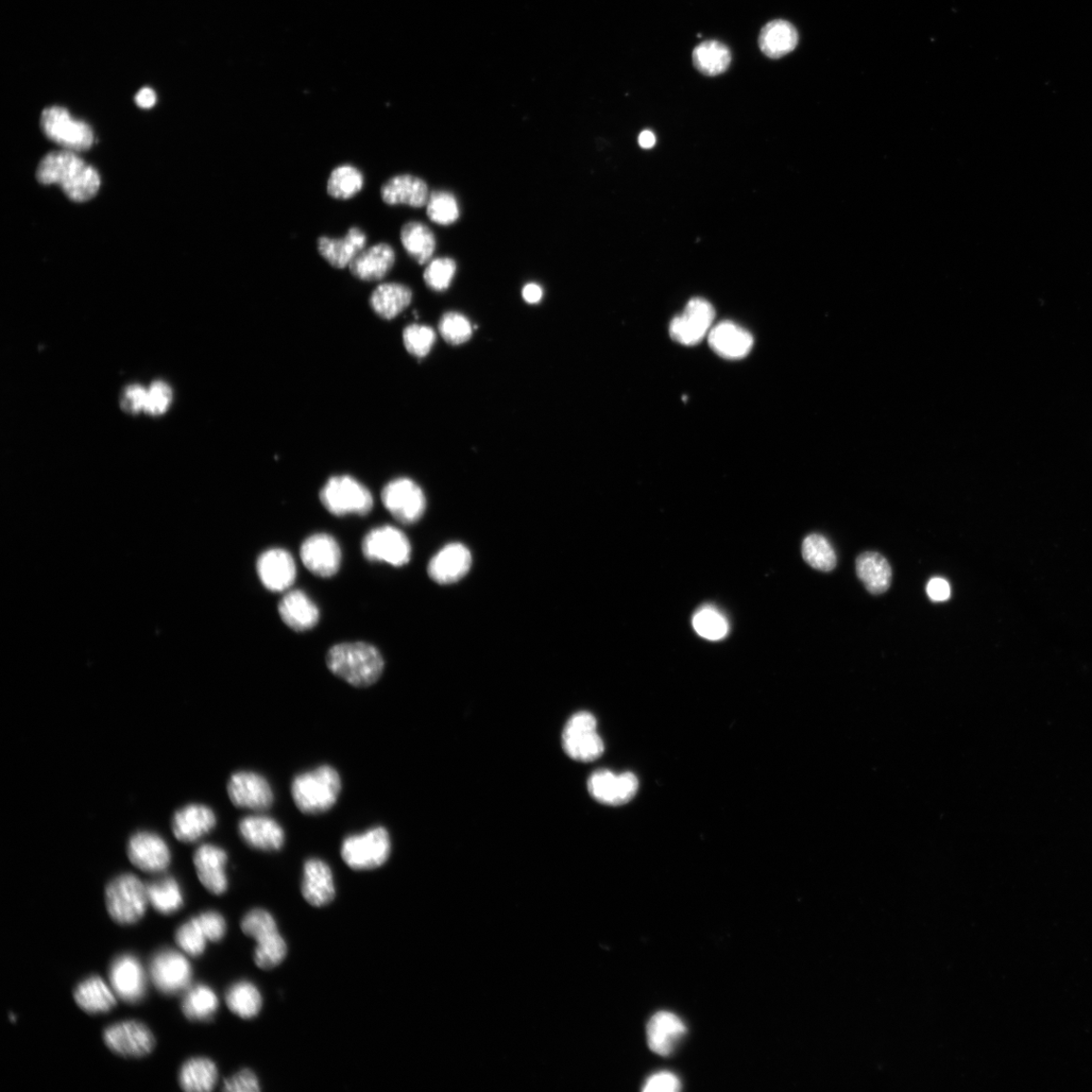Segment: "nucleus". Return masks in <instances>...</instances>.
<instances>
[{
  "label": "nucleus",
  "instance_id": "nucleus-48",
  "mask_svg": "<svg viewBox=\"0 0 1092 1092\" xmlns=\"http://www.w3.org/2000/svg\"><path fill=\"white\" fill-rule=\"evenodd\" d=\"M176 941L186 954L198 957L206 950L208 938L203 934L197 917H194L178 930Z\"/></svg>",
  "mask_w": 1092,
  "mask_h": 1092
},
{
  "label": "nucleus",
  "instance_id": "nucleus-16",
  "mask_svg": "<svg viewBox=\"0 0 1092 1092\" xmlns=\"http://www.w3.org/2000/svg\"><path fill=\"white\" fill-rule=\"evenodd\" d=\"M130 862L142 872L156 874L165 872L172 860L165 841L158 834L140 831L130 839L128 844Z\"/></svg>",
  "mask_w": 1092,
  "mask_h": 1092
},
{
  "label": "nucleus",
  "instance_id": "nucleus-39",
  "mask_svg": "<svg viewBox=\"0 0 1092 1092\" xmlns=\"http://www.w3.org/2000/svg\"><path fill=\"white\" fill-rule=\"evenodd\" d=\"M219 1008V999L213 989L207 985H196L187 991L182 999L184 1016L194 1021L213 1018Z\"/></svg>",
  "mask_w": 1092,
  "mask_h": 1092
},
{
  "label": "nucleus",
  "instance_id": "nucleus-25",
  "mask_svg": "<svg viewBox=\"0 0 1092 1092\" xmlns=\"http://www.w3.org/2000/svg\"><path fill=\"white\" fill-rule=\"evenodd\" d=\"M217 824L214 811L202 805H191L178 810L173 818L175 837L186 844L196 843Z\"/></svg>",
  "mask_w": 1092,
  "mask_h": 1092
},
{
  "label": "nucleus",
  "instance_id": "nucleus-58",
  "mask_svg": "<svg viewBox=\"0 0 1092 1092\" xmlns=\"http://www.w3.org/2000/svg\"><path fill=\"white\" fill-rule=\"evenodd\" d=\"M136 104L142 109H151L157 104V94L155 91L145 88L136 94Z\"/></svg>",
  "mask_w": 1092,
  "mask_h": 1092
},
{
  "label": "nucleus",
  "instance_id": "nucleus-17",
  "mask_svg": "<svg viewBox=\"0 0 1092 1092\" xmlns=\"http://www.w3.org/2000/svg\"><path fill=\"white\" fill-rule=\"evenodd\" d=\"M341 557L343 555L338 542L326 534L314 535L306 538L301 546L304 566L321 578L335 576L341 566Z\"/></svg>",
  "mask_w": 1092,
  "mask_h": 1092
},
{
  "label": "nucleus",
  "instance_id": "nucleus-14",
  "mask_svg": "<svg viewBox=\"0 0 1092 1092\" xmlns=\"http://www.w3.org/2000/svg\"><path fill=\"white\" fill-rule=\"evenodd\" d=\"M104 1040L114 1053L123 1057H144L156 1047L155 1036L136 1020L115 1023L106 1029Z\"/></svg>",
  "mask_w": 1092,
  "mask_h": 1092
},
{
  "label": "nucleus",
  "instance_id": "nucleus-57",
  "mask_svg": "<svg viewBox=\"0 0 1092 1092\" xmlns=\"http://www.w3.org/2000/svg\"><path fill=\"white\" fill-rule=\"evenodd\" d=\"M522 297L528 304H538L543 297V289L537 284H528L522 289Z\"/></svg>",
  "mask_w": 1092,
  "mask_h": 1092
},
{
  "label": "nucleus",
  "instance_id": "nucleus-34",
  "mask_svg": "<svg viewBox=\"0 0 1092 1092\" xmlns=\"http://www.w3.org/2000/svg\"><path fill=\"white\" fill-rule=\"evenodd\" d=\"M412 298L411 289L404 284H383L372 292L370 305L375 314L383 319L391 320L408 308Z\"/></svg>",
  "mask_w": 1092,
  "mask_h": 1092
},
{
  "label": "nucleus",
  "instance_id": "nucleus-30",
  "mask_svg": "<svg viewBox=\"0 0 1092 1092\" xmlns=\"http://www.w3.org/2000/svg\"><path fill=\"white\" fill-rule=\"evenodd\" d=\"M381 195L383 200L390 206L406 204L412 208L425 207L430 196L428 184L423 179L410 175L388 179L382 186Z\"/></svg>",
  "mask_w": 1092,
  "mask_h": 1092
},
{
  "label": "nucleus",
  "instance_id": "nucleus-1",
  "mask_svg": "<svg viewBox=\"0 0 1092 1092\" xmlns=\"http://www.w3.org/2000/svg\"><path fill=\"white\" fill-rule=\"evenodd\" d=\"M44 185L58 184L66 197L75 202L94 198L100 187L97 170L70 150L48 153L36 173Z\"/></svg>",
  "mask_w": 1092,
  "mask_h": 1092
},
{
  "label": "nucleus",
  "instance_id": "nucleus-32",
  "mask_svg": "<svg viewBox=\"0 0 1092 1092\" xmlns=\"http://www.w3.org/2000/svg\"><path fill=\"white\" fill-rule=\"evenodd\" d=\"M116 994L113 988L100 977L92 976L85 979L75 989L74 999L79 1008L89 1014L109 1013L116 1005Z\"/></svg>",
  "mask_w": 1092,
  "mask_h": 1092
},
{
  "label": "nucleus",
  "instance_id": "nucleus-12",
  "mask_svg": "<svg viewBox=\"0 0 1092 1092\" xmlns=\"http://www.w3.org/2000/svg\"><path fill=\"white\" fill-rule=\"evenodd\" d=\"M714 318L715 311L708 301L692 299L685 311L671 322L670 335L682 346H694L709 334Z\"/></svg>",
  "mask_w": 1092,
  "mask_h": 1092
},
{
  "label": "nucleus",
  "instance_id": "nucleus-29",
  "mask_svg": "<svg viewBox=\"0 0 1092 1092\" xmlns=\"http://www.w3.org/2000/svg\"><path fill=\"white\" fill-rule=\"evenodd\" d=\"M396 254L388 244L379 243L365 248L349 265L352 275L364 282L383 280L394 266Z\"/></svg>",
  "mask_w": 1092,
  "mask_h": 1092
},
{
  "label": "nucleus",
  "instance_id": "nucleus-8",
  "mask_svg": "<svg viewBox=\"0 0 1092 1092\" xmlns=\"http://www.w3.org/2000/svg\"><path fill=\"white\" fill-rule=\"evenodd\" d=\"M561 744L565 753L578 762H592L604 753V743L597 732L595 716L586 711L574 714L562 730Z\"/></svg>",
  "mask_w": 1092,
  "mask_h": 1092
},
{
  "label": "nucleus",
  "instance_id": "nucleus-36",
  "mask_svg": "<svg viewBox=\"0 0 1092 1092\" xmlns=\"http://www.w3.org/2000/svg\"><path fill=\"white\" fill-rule=\"evenodd\" d=\"M178 1081L184 1091H211L218 1082L217 1066L207 1058H193L182 1065Z\"/></svg>",
  "mask_w": 1092,
  "mask_h": 1092
},
{
  "label": "nucleus",
  "instance_id": "nucleus-54",
  "mask_svg": "<svg viewBox=\"0 0 1092 1092\" xmlns=\"http://www.w3.org/2000/svg\"><path fill=\"white\" fill-rule=\"evenodd\" d=\"M681 1089V1082L671 1072H660L648 1079L644 1084V1092H677Z\"/></svg>",
  "mask_w": 1092,
  "mask_h": 1092
},
{
  "label": "nucleus",
  "instance_id": "nucleus-27",
  "mask_svg": "<svg viewBox=\"0 0 1092 1092\" xmlns=\"http://www.w3.org/2000/svg\"><path fill=\"white\" fill-rule=\"evenodd\" d=\"M367 241L363 230L352 227L344 238H319L318 251L330 265L343 269L349 267L356 256L366 248Z\"/></svg>",
  "mask_w": 1092,
  "mask_h": 1092
},
{
  "label": "nucleus",
  "instance_id": "nucleus-22",
  "mask_svg": "<svg viewBox=\"0 0 1092 1092\" xmlns=\"http://www.w3.org/2000/svg\"><path fill=\"white\" fill-rule=\"evenodd\" d=\"M302 894L315 908L328 906L336 895L333 874L329 865L319 859H310L304 865Z\"/></svg>",
  "mask_w": 1092,
  "mask_h": 1092
},
{
  "label": "nucleus",
  "instance_id": "nucleus-31",
  "mask_svg": "<svg viewBox=\"0 0 1092 1092\" xmlns=\"http://www.w3.org/2000/svg\"><path fill=\"white\" fill-rule=\"evenodd\" d=\"M798 32L788 21L775 20L767 23L761 31L759 46L769 58L778 59L788 55L798 44Z\"/></svg>",
  "mask_w": 1092,
  "mask_h": 1092
},
{
  "label": "nucleus",
  "instance_id": "nucleus-38",
  "mask_svg": "<svg viewBox=\"0 0 1092 1092\" xmlns=\"http://www.w3.org/2000/svg\"><path fill=\"white\" fill-rule=\"evenodd\" d=\"M230 1011L244 1019L258 1016L262 1008V997L258 987L248 981L232 985L226 995Z\"/></svg>",
  "mask_w": 1092,
  "mask_h": 1092
},
{
  "label": "nucleus",
  "instance_id": "nucleus-28",
  "mask_svg": "<svg viewBox=\"0 0 1092 1092\" xmlns=\"http://www.w3.org/2000/svg\"><path fill=\"white\" fill-rule=\"evenodd\" d=\"M279 613L282 620L297 633L313 629L320 619L317 605L301 590L289 591L283 597Z\"/></svg>",
  "mask_w": 1092,
  "mask_h": 1092
},
{
  "label": "nucleus",
  "instance_id": "nucleus-51",
  "mask_svg": "<svg viewBox=\"0 0 1092 1092\" xmlns=\"http://www.w3.org/2000/svg\"><path fill=\"white\" fill-rule=\"evenodd\" d=\"M173 391L170 387L163 382L153 383L147 389V397L144 411L151 415H161L166 412L169 405L172 404Z\"/></svg>",
  "mask_w": 1092,
  "mask_h": 1092
},
{
  "label": "nucleus",
  "instance_id": "nucleus-45",
  "mask_svg": "<svg viewBox=\"0 0 1092 1092\" xmlns=\"http://www.w3.org/2000/svg\"><path fill=\"white\" fill-rule=\"evenodd\" d=\"M428 216L435 224L450 226L459 218V208L455 197L448 192H433L430 196Z\"/></svg>",
  "mask_w": 1092,
  "mask_h": 1092
},
{
  "label": "nucleus",
  "instance_id": "nucleus-53",
  "mask_svg": "<svg viewBox=\"0 0 1092 1092\" xmlns=\"http://www.w3.org/2000/svg\"><path fill=\"white\" fill-rule=\"evenodd\" d=\"M224 1090L227 1092H259L261 1085L253 1071L243 1069L225 1081Z\"/></svg>",
  "mask_w": 1092,
  "mask_h": 1092
},
{
  "label": "nucleus",
  "instance_id": "nucleus-4",
  "mask_svg": "<svg viewBox=\"0 0 1092 1092\" xmlns=\"http://www.w3.org/2000/svg\"><path fill=\"white\" fill-rule=\"evenodd\" d=\"M111 917L119 925H133L144 916L149 903L147 885L133 874L119 875L107 886Z\"/></svg>",
  "mask_w": 1092,
  "mask_h": 1092
},
{
  "label": "nucleus",
  "instance_id": "nucleus-19",
  "mask_svg": "<svg viewBox=\"0 0 1092 1092\" xmlns=\"http://www.w3.org/2000/svg\"><path fill=\"white\" fill-rule=\"evenodd\" d=\"M258 574L262 585L271 592H284L295 583L297 568L294 557L282 549L264 552L258 560Z\"/></svg>",
  "mask_w": 1092,
  "mask_h": 1092
},
{
  "label": "nucleus",
  "instance_id": "nucleus-9",
  "mask_svg": "<svg viewBox=\"0 0 1092 1092\" xmlns=\"http://www.w3.org/2000/svg\"><path fill=\"white\" fill-rule=\"evenodd\" d=\"M411 544L407 536L392 526L372 529L363 541V553L370 561L387 562L402 567L411 559Z\"/></svg>",
  "mask_w": 1092,
  "mask_h": 1092
},
{
  "label": "nucleus",
  "instance_id": "nucleus-23",
  "mask_svg": "<svg viewBox=\"0 0 1092 1092\" xmlns=\"http://www.w3.org/2000/svg\"><path fill=\"white\" fill-rule=\"evenodd\" d=\"M711 349L726 360L737 361L746 357L754 346V337L736 323L722 322L708 334Z\"/></svg>",
  "mask_w": 1092,
  "mask_h": 1092
},
{
  "label": "nucleus",
  "instance_id": "nucleus-50",
  "mask_svg": "<svg viewBox=\"0 0 1092 1092\" xmlns=\"http://www.w3.org/2000/svg\"><path fill=\"white\" fill-rule=\"evenodd\" d=\"M242 929L247 936L254 938L255 941L279 931L275 918L264 910L249 912L242 921Z\"/></svg>",
  "mask_w": 1092,
  "mask_h": 1092
},
{
  "label": "nucleus",
  "instance_id": "nucleus-18",
  "mask_svg": "<svg viewBox=\"0 0 1092 1092\" xmlns=\"http://www.w3.org/2000/svg\"><path fill=\"white\" fill-rule=\"evenodd\" d=\"M110 981L116 996L125 1002L136 1003L145 996L147 976L142 964L135 956H119L113 962Z\"/></svg>",
  "mask_w": 1092,
  "mask_h": 1092
},
{
  "label": "nucleus",
  "instance_id": "nucleus-42",
  "mask_svg": "<svg viewBox=\"0 0 1092 1092\" xmlns=\"http://www.w3.org/2000/svg\"><path fill=\"white\" fill-rule=\"evenodd\" d=\"M802 556L810 567L821 572H830L837 566V555L821 535H810L804 540Z\"/></svg>",
  "mask_w": 1092,
  "mask_h": 1092
},
{
  "label": "nucleus",
  "instance_id": "nucleus-35",
  "mask_svg": "<svg viewBox=\"0 0 1092 1092\" xmlns=\"http://www.w3.org/2000/svg\"><path fill=\"white\" fill-rule=\"evenodd\" d=\"M401 242L408 254L420 265L429 263L436 249L433 232L420 221H409L403 226Z\"/></svg>",
  "mask_w": 1092,
  "mask_h": 1092
},
{
  "label": "nucleus",
  "instance_id": "nucleus-52",
  "mask_svg": "<svg viewBox=\"0 0 1092 1092\" xmlns=\"http://www.w3.org/2000/svg\"><path fill=\"white\" fill-rule=\"evenodd\" d=\"M197 919L203 934H206L208 941L219 942L225 936L227 930L226 921L219 913H202Z\"/></svg>",
  "mask_w": 1092,
  "mask_h": 1092
},
{
  "label": "nucleus",
  "instance_id": "nucleus-59",
  "mask_svg": "<svg viewBox=\"0 0 1092 1092\" xmlns=\"http://www.w3.org/2000/svg\"><path fill=\"white\" fill-rule=\"evenodd\" d=\"M657 142L655 134L650 130H645L640 133L639 136V143L643 149H651Z\"/></svg>",
  "mask_w": 1092,
  "mask_h": 1092
},
{
  "label": "nucleus",
  "instance_id": "nucleus-2",
  "mask_svg": "<svg viewBox=\"0 0 1092 1092\" xmlns=\"http://www.w3.org/2000/svg\"><path fill=\"white\" fill-rule=\"evenodd\" d=\"M332 674L353 687L368 688L383 675L385 662L373 645L367 642H346L332 646L326 656Z\"/></svg>",
  "mask_w": 1092,
  "mask_h": 1092
},
{
  "label": "nucleus",
  "instance_id": "nucleus-37",
  "mask_svg": "<svg viewBox=\"0 0 1092 1092\" xmlns=\"http://www.w3.org/2000/svg\"><path fill=\"white\" fill-rule=\"evenodd\" d=\"M693 64L696 70L707 76L724 74L731 62L727 46L720 41L708 40L699 44L693 51Z\"/></svg>",
  "mask_w": 1092,
  "mask_h": 1092
},
{
  "label": "nucleus",
  "instance_id": "nucleus-15",
  "mask_svg": "<svg viewBox=\"0 0 1092 1092\" xmlns=\"http://www.w3.org/2000/svg\"><path fill=\"white\" fill-rule=\"evenodd\" d=\"M637 776L626 772L614 774L608 770L597 771L589 779L590 795L600 804L620 807L634 799L639 791Z\"/></svg>",
  "mask_w": 1092,
  "mask_h": 1092
},
{
  "label": "nucleus",
  "instance_id": "nucleus-26",
  "mask_svg": "<svg viewBox=\"0 0 1092 1092\" xmlns=\"http://www.w3.org/2000/svg\"><path fill=\"white\" fill-rule=\"evenodd\" d=\"M647 1044L651 1050L663 1057L671 1055L680 1040L687 1033L685 1023L676 1015L668 1012L656 1014L647 1025Z\"/></svg>",
  "mask_w": 1092,
  "mask_h": 1092
},
{
  "label": "nucleus",
  "instance_id": "nucleus-55",
  "mask_svg": "<svg viewBox=\"0 0 1092 1092\" xmlns=\"http://www.w3.org/2000/svg\"><path fill=\"white\" fill-rule=\"evenodd\" d=\"M147 389L140 386H130L122 398V407L125 411L138 413L145 409Z\"/></svg>",
  "mask_w": 1092,
  "mask_h": 1092
},
{
  "label": "nucleus",
  "instance_id": "nucleus-40",
  "mask_svg": "<svg viewBox=\"0 0 1092 1092\" xmlns=\"http://www.w3.org/2000/svg\"><path fill=\"white\" fill-rule=\"evenodd\" d=\"M149 903L162 914H173L183 906V896L178 881L164 877L147 885Z\"/></svg>",
  "mask_w": 1092,
  "mask_h": 1092
},
{
  "label": "nucleus",
  "instance_id": "nucleus-3",
  "mask_svg": "<svg viewBox=\"0 0 1092 1092\" xmlns=\"http://www.w3.org/2000/svg\"><path fill=\"white\" fill-rule=\"evenodd\" d=\"M343 788L338 772L331 766L300 774L292 783V796L298 809L304 814H321L336 804Z\"/></svg>",
  "mask_w": 1092,
  "mask_h": 1092
},
{
  "label": "nucleus",
  "instance_id": "nucleus-43",
  "mask_svg": "<svg viewBox=\"0 0 1092 1092\" xmlns=\"http://www.w3.org/2000/svg\"><path fill=\"white\" fill-rule=\"evenodd\" d=\"M256 943L254 962L263 970L279 966L286 957L287 946L279 931L259 938Z\"/></svg>",
  "mask_w": 1092,
  "mask_h": 1092
},
{
  "label": "nucleus",
  "instance_id": "nucleus-21",
  "mask_svg": "<svg viewBox=\"0 0 1092 1092\" xmlns=\"http://www.w3.org/2000/svg\"><path fill=\"white\" fill-rule=\"evenodd\" d=\"M472 567V555L464 544L451 543L430 560L429 574L434 582L452 584L462 579Z\"/></svg>",
  "mask_w": 1092,
  "mask_h": 1092
},
{
  "label": "nucleus",
  "instance_id": "nucleus-41",
  "mask_svg": "<svg viewBox=\"0 0 1092 1092\" xmlns=\"http://www.w3.org/2000/svg\"><path fill=\"white\" fill-rule=\"evenodd\" d=\"M365 178L360 169L352 165L335 168L328 179L327 192L337 200H349L363 190Z\"/></svg>",
  "mask_w": 1092,
  "mask_h": 1092
},
{
  "label": "nucleus",
  "instance_id": "nucleus-20",
  "mask_svg": "<svg viewBox=\"0 0 1092 1092\" xmlns=\"http://www.w3.org/2000/svg\"><path fill=\"white\" fill-rule=\"evenodd\" d=\"M227 861V852L214 845H201L195 852L198 877L204 889L215 895L223 894L228 889Z\"/></svg>",
  "mask_w": 1092,
  "mask_h": 1092
},
{
  "label": "nucleus",
  "instance_id": "nucleus-47",
  "mask_svg": "<svg viewBox=\"0 0 1092 1092\" xmlns=\"http://www.w3.org/2000/svg\"><path fill=\"white\" fill-rule=\"evenodd\" d=\"M456 263L449 258H439L429 262L424 271L426 284L435 292L447 291L455 276Z\"/></svg>",
  "mask_w": 1092,
  "mask_h": 1092
},
{
  "label": "nucleus",
  "instance_id": "nucleus-24",
  "mask_svg": "<svg viewBox=\"0 0 1092 1092\" xmlns=\"http://www.w3.org/2000/svg\"><path fill=\"white\" fill-rule=\"evenodd\" d=\"M239 833L250 848L265 851L279 850L284 844V831L275 819L252 815L239 823Z\"/></svg>",
  "mask_w": 1092,
  "mask_h": 1092
},
{
  "label": "nucleus",
  "instance_id": "nucleus-56",
  "mask_svg": "<svg viewBox=\"0 0 1092 1092\" xmlns=\"http://www.w3.org/2000/svg\"><path fill=\"white\" fill-rule=\"evenodd\" d=\"M927 593L934 602H944L950 598L951 588L946 579L934 578L927 586Z\"/></svg>",
  "mask_w": 1092,
  "mask_h": 1092
},
{
  "label": "nucleus",
  "instance_id": "nucleus-44",
  "mask_svg": "<svg viewBox=\"0 0 1092 1092\" xmlns=\"http://www.w3.org/2000/svg\"><path fill=\"white\" fill-rule=\"evenodd\" d=\"M693 627L696 633L708 640L724 639L729 630L727 620L713 607H704L695 613Z\"/></svg>",
  "mask_w": 1092,
  "mask_h": 1092
},
{
  "label": "nucleus",
  "instance_id": "nucleus-13",
  "mask_svg": "<svg viewBox=\"0 0 1092 1092\" xmlns=\"http://www.w3.org/2000/svg\"><path fill=\"white\" fill-rule=\"evenodd\" d=\"M227 790L233 806L238 808L265 811L275 801L268 781L254 772L234 773L229 779Z\"/></svg>",
  "mask_w": 1092,
  "mask_h": 1092
},
{
  "label": "nucleus",
  "instance_id": "nucleus-7",
  "mask_svg": "<svg viewBox=\"0 0 1092 1092\" xmlns=\"http://www.w3.org/2000/svg\"><path fill=\"white\" fill-rule=\"evenodd\" d=\"M41 128L47 138L66 150L81 152L89 150L94 142L91 126L78 121L62 107H51L43 111Z\"/></svg>",
  "mask_w": 1092,
  "mask_h": 1092
},
{
  "label": "nucleus",
  "instance_id": "nucleus-10",
  "mask_svg": "<svg viewBox=\"0 0 1092 1092\" xmlns=\"http://www.w3.org/2000/svg\"><path fill=\"white\" fill-rule=\"evenodd\" d=\"M382 501L391 516L403 524L416 523L426 510L422 489L406 477L389 482L383 489Z\"/></svg>",
  "mask_w": 1092,
  "mask_h": 1092
},
{
  "label": "nucleus",
  "instance_id": "nucleus-49",
  "mask_svg": "<svg viewBox=\"0 0 1092 1092\" xmlns=\"http://www.w3.org/2000/svg\"><path fill=\"white\" fill-rule=\"evenodd\" d=\"M403 340L405 347L410 353L417 357H424L431 351L436 335L432 328L415 324V326H410L404 330Z\"/></svg>",
  "mask_w": 1092,
  "mask_h": 1092
},
{
  "label": "nucleus",
  "instance_id": "nucleus-5",
  "mask_svg": "<svg viewBox=\"0 0 1092 1092\" xmlns=\"http://www.w3.org/2000/svg\"><path fill=\"white\" fill-rule=\"evenodd\" d=\"M324 507L334 516H366L373 507L371 493L349 475L332 476L320 492Z\"/></svg>",
  "mask_w": 1092,
  "mask_h": 1092
},
{
  "label": "nucleus",
  "instance_id": "nucleus-11",
  "mask_svg": "<svg viewBox=\"0 0 1092 1092\" xmlns=\"http://www.w3.org/2000/svg\"><path fill=\"white\" fill-rule=\"evenodd\" d=\"M150 976L160 993L175 996L189 988L193 971L183 955L163 950L151 960Z\"/></svg>",
  "mask_w": 1092,
  "mask_h": 1092
},
{
  "label": "nucleus",
  "instance_id": "nucleus-6",
  "mask_svg": "<svg viewBox=\"0 0 1092 1092\" xmlns=\"http://www.w3.org/2000/svg\"><path fill=\"white\" fill-rule=\"evenodd\" d=\"M390 850L388 831L385 828L378 827L362 834L347 837L341 846V857L356 872H367L386 864Z\"/></svg>",
  "mask_w": 1092,
  "mask_h": 1092
},
{
  "label": "nucleus",
  "instance_id": "nucleus-33",
  "mask_svg": "<svg viewBox=\"0 0 1092 1092\" xmlns=\"http://www.w3.org/2000/svg\"><path fill=\"white\" fill-rule=\"evenodd\" d=\"M858 578L866 589L880 595L891 588L892 571L890 562L878 553L867 552L856 560Z\"/></svg>",
  "mask_w": 1092,
  "mask_h": 1092
},
{
  "label": "nucleus",
  "instance_id": "nucleus-46",
  "mask_svg": "<svg viewBox=\"0 0 1092 1092\" xmlns=\"http://www.w3.org/2000/svg\"><path fill=\"white\" fill-rule=\"evenodd\" d=\"M439 332L448 344L460 346L471 339L472 328L467 317L459 313L450 312L441 318Z\"/></svg>",
  "mask_w": 1092,
  "mask_h": 1092
}]
</instances>
